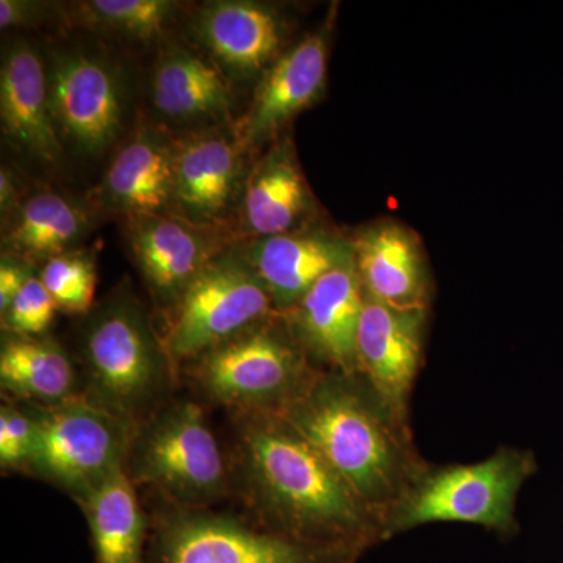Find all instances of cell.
I'll use <instances>...</instances> for the list:
<instances>
[{
    "label": "cell",
    "instance_id": "obj_1",
    "mask_svg": "<svg viewBox=\"0 0 563 563\" xmlns=\"http://www.w3.org/2000/svg\"><path fill=\"white\" fill-rule=\"evenodd\" d=\"M239 439L244 477L268 531L358 554L384 539L379 518L279 413L240 412Z\"/></svg>",
    "mask_w": 563,
    "mask_h": 563
},
{
    "label": "cell",
    "instance_id": "obj_2",
    "mask_svg": "<svg viewBox=\"0 0 563 563\" xmlns=\"http://www.w3.org/2000/svg\"><path fill=\"white\" fill-rule=\"evenodd\" d=\"M276 413L313 444L384 528L385 515L421 472L402 422L372 388L355 376L317 374Z\"/></svg>",
    "mask_w": 563,
    "mask_h": 563
},
{
    "label": "cell",
    "instance_id": "obj_3",
    "mask_svg": "<svg viewBox=\"0 0 563 563\" xmlns=\"http://www.w3.org/2000/svg\"><path fill=\"white\" fill-rule=\"evenodd\" d=\"M536 470L531 453L503 448L473 465L421 472L385 515V537L429 523L477 525L510 536L517 531L515 499Z\"/></svg>",
    "mask_w": 563,
    "mask_h": 563
},
{
    "label": "cell",
    "instance_id": "obj_4",
    "mask_svg": "<svg viewBox=\"0 0 563 563\" xmlns=\"http://www.w3.org/2000/svg\"><path fill=\"white\" fill-rule=\"evenodd\" d=\"M84 362L87 398L133 426L157 402L172 365L146 313L128 298L113 299L92 314L85 329Z\"/></svg>",
    "mask_w": 563,
    "mask_h": 563
},
{
    "label": "cell",
    "instance_id": "obj_5",
    "mask_svg": "<svg viewBox=\"0 0 563 563\" xmlns=\"http://www.w3.org/2000/svg\"><path fill=\"white\" fill-rule=\"evenodd\" d=\"M191 373L210 399L240 412H276L318 374L282 314L206 352Z\"/></svg>",
    "mask_w": 563,
    "mask_h": 563
},
{
    "label": "cell",
    "instance_id": "obj_6",
    "mask_svg": "<svg viewBox=\"0 0 563 563\" xmlns=\"http://www.w3.org/2000/svg\"><path fill=\"white\" fill-rule=\"evenodd\" d=\"M125 470L133 483L185 506L213 501L228 488L220 443L195 402L172 404L139 426Z\"/></svg>",
    "mask_w": 563,
    "mask_h": 563
},
{
    "label": "cell",
    "instance_id": "obj_7",
    "mask_svg": "<svg viewBox=\"0 0 563 563\" xmlns=\"http://www.w3.org/2000/svg\"><path fill=\"white\" fill-rule=\"evenodd\" d=\"M35 451L27 470L68 492L76 501L124 468L135 426L88 398L35 404Z\"/></svg>",
    "mask_w": 563,
    "mask_h": 563
},
{
    "label": "cell",
    "instance_id": "obj_8",
    "mask_svg": "<svg viewBox=\"0 0 563 563\" xmlns=\"http://www.w3.org/2000/svg\"><path fill=\"white\" fill-rule=\"evenodd\" d=\"M162 343L172 365L195 362L247 329L280 314L242 252L225 250L207 265L172 310Z\"/></svg>",
    "mask_w": 563,
    "mask_h": 563
},
{
    "label": "cell",
    "instance_id": "obj_9",
    "mask_svg": "<svg viewBox=\"0 0 563 563\" xmlns=\"http://www.w3.org/2000/svg\"><path fill=\"white\" fill-rule=\"evenodd\" d=\"M358 555L201 512L163 518L152 544L154 563H354Z\"/></svg>",
    "mask_w": 563,
    "mask_h": 563
},
{
    "label": "cell",
    "instance_id": "obj_10",
    "mask_svg": "<svg viewBox=\"0 0 563 563\" xmlns=\"http://www.w3.org/2000/svg\"><path fill=\"white\" fill-rule=\"evenodd\" d=\"M331 25L299 40L258 77L250 109L232 125L246 152L280 139V132L324 95Z\"/></svg>",
    "mask_w": 563,
    "mask_h": 563
},
{
    "label": "cell",
    "instance_id": "obj_11",
    "mask_svg": "<svg viewBox=\"0 0 563 563\" xmlns=\"http://www.w3.org/2000/svg\"><path fill=\"white\" fill-rule=\"evenodd\" d=\"M246 151L231 129L211 128L177 140L174 162V214L202 228L228 232L239 209Z\"/></svg>",
    "mask_w": 563,
    "mask_h": 563
},
{
    "label": "cell",
    "instance_id": "obj_12",
    "mask_svg": "<svg viewBox=\"0 0 563 563\" xmlns=\"http://www.w3.org/2000/svg\"><path fill=\"white\" fill-rule=\"evenodd\" d=\"M51 109L62 141L81 154H101L122 124V91L114 70L95 55L65 54L49 70Z\"/></svg>",
    "mask_w": 563,
    "mask_h": 563
},
{
    "label": "cell",
    "instance_id": "obj_13",
    "mask_svg": "<svg viewBox=\"0 0 563 563\" xmlns=\"http://www.w3.org/2000/svg\"><path fill=\"white\" fill-rule=\"evenodd\" d=\"M426 312L395 309L369 296L363 299L355 336L357 373L402 424H406L407 398L420 368Z\"/></svg>",
    "mask_w": 563,
    "mask_h": 563
},
{
    "label": "cell",
    "instance_id": "obj_14",
    "mask_svg": "<svg viewBox=\"0 0 563 563\" xmlns=\"http://www.w3.org/2000/svg\"><path fill=\"white\" fill-rule=\"evenodd\" d=\"M225 233L192 224L177 214L128 220L136 265L154 298L172 310L196 277L225 251Z\"/></svg>",
    "mask_w": 563,
    "mask_h": 563
},
{
    "label": "cell",
    "instance_id": "obj_15",
    "mask_svg": "<svg viewBox=\"0 0 563 563\" xmlns=\"http://www.w3.org/2000/svg\"><path fill=\"white\" fill-rule=\"evenodd\" d=\"M363 288L354 262L325 274L282 313L307 357L355 376V336L363 309Z\"/></svg>",
    "mask_w": 563,
    "mask_h": 563
},
{
    "label": "cell",
    "instance_id": "obj_16",
    "mask_svg": "<svg viewBox=\"0 0 563 563\" xmlns=\"http://www.w3.org/2000/svg\"><path fill=\"white\" fill-rule=\"evenodd\" d=\"M314 198L303 176L295 144L274 141L246 174L239 209L240 242L284 235L310 228Z\"/></svg>",
    "mask_w": 563,
    "mask_h": 563
},
{
    "label": "cell",
    "instance_id": "obj_17",
    "mask_svg": "<svg viewBox=\"0 0 563 563\" xmlns=\"http://www.w3.org/2000/svg\"><path fill=\"white\" fill-rule=\"evenodd\" d=\"M239 251L272 296L277 312L301 301L325 274L354 262L351 236L306 228L240 242Z\"/></svg>",
    "mask_w": 563,
    "mask_h": 563
},
{
    "label": "cell",
    "instance_id": "obj_18",
    "mask_svg": "<svg viewBox=\"0 0 563 563\" xmlns=\"http://www.w3.org/2000/svg\"><path fill=\"white\" fill-rule=\"evenodd\" d=\"M363 292L395 309L428 310L429 274L421 242L406 225L373 222L351 236Z\"/></svg>",
    "mask_w": 563,
    "mask_h": 563
},
{
    "label": "cell",
    "instance_id": "obj_19",
    "mask_svg": "<svg viewBox=\"0 0 563 563\" xmlns=\"http://www.w3.org/2000/svg\"><path fill=\"white\" fill-rule=\"evenodd\" d=\"M0 122L7 140L29 157L55 165L63 141L51 109L49 73L31 44L18 41L0 70Z\"/></svg>",
    "mask_w": 563,
    "mask_h": 563
},
{
    "label": "cell",
    "instance_id": "obj_20",
    "mask_svg": "<svg viewBox=\"0 0 563 563\" xmlns=\"http://www.w3.org/2000/svg\"><path fill=\"white\" fill-rule=\"evenodd\" d=\"M177 140L143 125L111 161L99 199L125 220L174 214V162Z\"/></svg>",
    "mask_w": 563,
    "mask_h": 563
},
{
    "label": "cell",
    "instance_id": "obj_21",
    "mask_svg": "<svg viewBox=\"0 0 563 563\" xmlns=\"http://www.w3.org/2000/svg\"><path fill=\"white\" fill-rule=\"evenodd\" d=\"M196 33L218 66L246 79L261 77L284 54V21L263 3H207L196 21Z\"/></svg>",
    "mask_w": 563,
    "mask_h": 563
},
{
    "label": "cell",
    "instance_id": "obj_22",
    "mask_svg": "<svg viewBox=\"0 0 563 563\" xmlns=\"http://www.w3.org/2000/svg\"><path fill=\"white\" fill-rule=\"evenodd\" d=\"M231 95L224 70L185 47L166 52L152 77L155 109L176 122L225 120Z\"/></svg>",
    "mask_w": 563,
    "mask_h": 563
},
{
    "label": "cell",
    "instance_id": "obj_23",
    "mask_svg": "<svg viewBox=\"0 0 563 563\" xmlns=\"http://www.w3.org/2000/svg\"><path fill=\"white\" fill-rule=\"evenodd\" d=\"M77 503L87 517L96 563H146V517L125 466Z\"/></svg>",
    "mask_w": 563,
    "mask_h": 563
},
{
    "label": "cell",
    "instance_id": "obj_24",
    "mask_svg": "<svg viewBox=\"0 0 563 563\" xmlns=\"http://www.w3.org/2000/svg\"><path fill=\"white\" fill-rule=\"evenodd\" d=\"M3 228V250L35 265L70 252L88 231V217L55 191H40L18 206Z\"/></svg>",
    "mask_w": 563,
    "mask_h": 563
},
{
    "label": "cell",
    "instance_id": "obj_25",
    "mask_svg": "<svg viewBox=\"0 0 563 563\" xmlns=\"http://www.w3.org/2000/svg\"><path fill=\"white\" fill-rule=\"evenodd\" d=\"M3 391L40 406L74 398L76 373L57 342L5 332L0 347Z\"/></svg>",
    "mask_w": 563,
    "mask_h": 563
},
{
    "label": "cell",
    "instance_id": "obj_26",
    "mask_svg": "<svg viewBox=\"0 0 563 563\" xmlns=\"http://www.w3.org/2000/svg\"><path fill=\"white\" fill-rule=\"evenodd\" d=\"M180 9L173 0H90L79 3L77 18L99 31L151 40L169 27Z\"/></svg>",
    "mask_w": 563,
    "mask_h": 563
},
{
    "label": "cell",
    "instance_id": "obj_27",
    "mask_svg": "<svg viewBox=\"0 0 563 563\" xmlns=\"http://www.w3.org/2000/svg\"><path fill=\"white\" fill-rule=\"evenodd\" d=\"M40 279L58 309L68 313L90 312L95 302L98 274L90 257L66 252L44 263Z\"/></svg>",
    "mask_w": 563,
    "mask_h": 563
},
{
    "label": "cell",
    "instance_id": "obj_28",
    "mask_svg": "<svg viewBox=\"0 0 563 563\" xmlns=\"http://www.w3.org/2000/svg\"><path fill=\"white\" fill-rule=\"evenodd\" d=\"M57 303L44 287L40 276H32L2 314L3 332L14 335L40 336L49 329Z\"/></svg>",
    "mask_w": 563,
    "mask_h": 563
},
{
    "label": "cell",
    "instance_id": "obj_29",
    "mask_svg": "<svg viewBox=\"0 0 563 563\" xmlns=\"http://www.w3.org/2000/svg\"><path fill=\"white\" fill-rule=\"evenodd\" d=\"M36 424L31 410L2 406L0 410V465L3 470H27L35 451Z\"/></svg>",
    "mask_w": 563,
    "mask_h": 563
},
{
    "label": "cell",
    "instance_id": "obj_30",
    "mask_svg": "<svg viewBox=\"0 0 563 563\" xmlns=\"http://www.w3.org/2000/svg\"><path fill=\"white\" fill-rule=\"evenodd\" d=\"M33 263L3 254L0 263V314H5L24 285L33 276Z\"/></svg>",
    "mask_w": 563,
    "mask_h": 563
},
{
    "label": "cell",
    "instance_id": "obj_31",
    "mask_svg": "<svg viewBox=\"0 0 563 563\" xmlns=\"http://www.w3.org/2000/svg\"><path fill=\"white\" fill-rule=\"evenodd\" d=\"M49 7L46 3L25 2V0H0V27L2 31L13 27H31L46 18Z\"/></svg>",
    "mask_w": 563,
    "mask_h": 563
},
{
    "label": "cell",
    "instance_id": "obj_32",
    "mask_svg": "<svg viewBox=\"0 0 563 563\" xmlns=\"http://www.w3.org/2000/svg\"><path fill=\"white\" fill-rule=\"evenodd\" d=\"M18 206H20V192H18L16 177L10 168L2 166L0 169V211H2L3 222L9 220Z\"/></svg>",
    "mask_w": 563,
    "mask_h": 563
}]
</instances>
